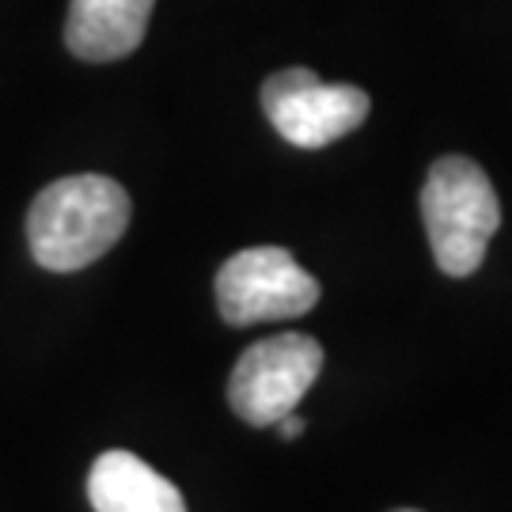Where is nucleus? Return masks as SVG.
<instances>
[{
    "label": "nucleus",
    "mask_w": 512,
    "mask_h": 512,
    "mask_svg": "<svg viewBox=\"0 0 512 512\" xmlns=\"http://www.w3.org/2000/svg\"><path fill=\"white\" fill-rule=\"evenodd\" d=\"M129 194L107 175H69L50 183L27 213V243L42 270L73 274L126 236Z\"/></svg>",
    "instance_id": "nucleus-1"
},
{
    "label": "nucleus",
    "mask_w": 512,
    "mask_h": 512,
    "mask_svg": "<svg viewBox=\"0 0 512 512\" xmlns=\"http://www.w3.org/2000/svg\"><path fill=\"white\" fill-rule=\"evenodd\" d=\"M421 220L440 270L471 277L501 228V202L490 175L467 156H440L421 186Z\"/></svg>",
    "instance_id": "nucleus-2"
},
{
    "label": "nucleus",
    "mask_w": 512,
    "mask_h": 512,
    "mask_svg": "<svg viewBox=\"0 0 512 512\" xmlns=\"http://www.w3.org/2000/svg\"><path fill=\"white\" fill-rule=\"evenodd\" d=\"M319 281L285 247H247L217 274L220 319L232 327L296 319L319 304Z\"/></svg>",
    "instance_id": "nucleus-3"
},
{
    "label": "nucleus",
    "mask_w": 512,
    "mask_h": 512,
    "mask_svg": "<svg viewBox=\"0 0 512 512\" xmlns=\"http://www.w3.org/2000/svg\"><path fill=\"white\" fill-rule=\"evenodd\" d=\"M323 372V346L311 334L262 338L232 368L228 403L247 425H277Z\"/></svg>",
    "instance_id": "nucleus-4"
},
{
    "label": "nucleus",
    "mask_w": 512,
    "mask_h": 512,
    "mask_svg": "<svg viewBox=\"0 0 512 512\" xmlns=\"http://www.w3.org/2000/svg\"><path fill=\"white\" fill-rule=\"evenodd\" d=\"M262 110L289 145L311 152L361 129L372 99L357 84H327L311 69H281L262 84Z\"/></svg>",
    "instance_id": "nucleus-5"
},
{
    "label": "nucleus",
    "mask_w": 512,
    "mask_h": 512,
    "mask_svg": "<svg viewBox=\"0 0 512 512\" xmlns=\"http://www.w3.org/2000/svg\"><path fill=\"white\" fill-rule=\"evenodd\" d=\"M156 0H73L65 46L80 61H122L145 42Z\"/></svg>",
    "instance_id": "nucleus-6"
},
{
    "label": "nucleus",
    "mask_w": 512,
    "mask_h": 512,
    "mask_svg": "<svg viewBox=\"0 0 512 512\" xmlns=\"http://www.w3.org/2000/svg\"><path fill=\"white\" fill-rule=\"evenodd\" d=\"M88 501L95 512H186L175 482L156 475L133 452H103L88 475Z\"/></svg>",
    "instance_id": "nucleus-7"
},
{
    "label": "nucleus",
    "mask_w": 512,
    "mask_h": 512,
    "mask_svg": "<svg viewBox=\"0 0 512 512\" xmlns=\"http://www.w3.org/2000/svg\"><path fill=\"white\" fill-rule=\"evenodd\" d=\"M304 425H308V421L293 410V414H285V418L277 421V433H281V440H296L300 433H304Z\"/></svg>",
    "instance_id": "nucleus-8"
},
{
    "label": "nucleus",
    "mask_w": 512,
    "mask_h": 512,
    "mask_svg": "<svg viewBox=\"0 0 512 512\" xmlns=\"http://www.w3.org/2000/svg\"><path fill=\"white\" fill-rule=\"evenodd\" d=\"M399 512H418V509H399Z\"/></svg>",
    "instance_id": "nucleus-9"
}]
</instances>
